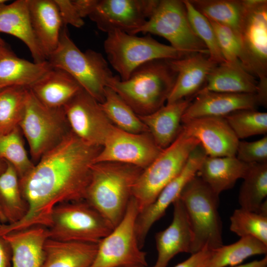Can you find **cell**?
I'll list each match as a JSON object with an SVG mask.
<instances>
[{"mask_svg":"<svg viewBox=\"0 0 267 267\" xmlns=\"http://www.w3.org/2000/svg\"><path fill=\"white\" fill-rule=\"evenodd\" d=\"M101 148L83 141L71 132L44 154L20 178L29 207L27 214L14 223H0V235L34 226L48 227L56 205L85 200L91 166Z\"/></svg>","mask_w":267,"mask_h":267,"instance_id":"1","label":"cell"},{"mask_svg":"<svg viewBox=\"0 0 267 267\" xmlns=\"http://www.w3.org/2000/svg\"><path fill=\"white\" fill-rule=\"evenodd\" d=\"M142 170L120 163L93 164L85 200L114 228L126 212L134 185Z\"/></svg>","mask_w":267,"mask_h":267,"instance_id":"2","label":"cell"},{"mask_svg":"<svg viewBox=\"0 0 267 267\" xmlns=\"http://www.w3.org/2000/svg\"><path fill=\"white\" fill-rule=\"evenodd\" d=\"M177 77L170 59L155 60L136 69L126 80L115 76L107 87L115 91L137 115L143 116L165 105Z\"/></svg>","mask_w":267,"mask_h":267,"instance_id":"3","label":"cell"},{"mask_svg":"<svg viewBox=\"0 0 267 267\" xmlns=\"http://www.w3.org/2000/svg\"><path fill=\"white\" fill-rule=\"evenodd\" d=\"M47 61L52 67L68 73L99 103L103 101L105 89L115 76L102 54L92 49L83 52L77 46L66 26L63 27L57 47Z\"/></svg>","mask_w":267,"mask_h":267,"instance_id":"4","label":"cell"},{"mask_svg":"<svg viewBox=\"0 0 267 267\" xmlns=\"http://www.w3.org/2000/svg\"><path fill=\"white\" fill-rule=\"evenodd\" d=\"M219 197L197 175L187 182L180 194L192 233L191 254L223 245Z\"/></svg>","mask_w":267,"mask_h":267,"instance_id":"5","label":"cell"},{"mask_svg":"<svg viewBox=\"0 0 267 267\" xmlns=\"http://www.w3.org/2000/svg\"><path fill=\"white\" fill-rule=\"evenodd\" d=\"M199 144L182 128L175 141L163 149L139 176L133 190L138 210L151 204L162 190L182 171L192 151Z\"/></svg>","mask_w":267,"mask_h":267,"instance_id":"6","label":"cell"},{"mask_svg":"<svg viewBox=\"0 0 267 267\" xmlns=\"http://www.w3.org/2000/svg\"><path fill=\"white\" fill-rule=\"evenodd\" d=\"M104 49L109 63L122 81L127 80L136 69L149 61L177 59L189 55L159 43L150 34L138 37L121 31L107 33Z\"/></svg>","mask_w":267,"mask_h":267,"instance_id":"7","label":"cell"},{"mask_svg":"<svg viewBox=\"0 0 267 267\" xmlns=\"http://www.w3.org/2000/svg\"><path fill=\"white\" fill-rule=\"evenodd\" d=\"M48 238L59 241L98 244L113 229L86 200L56 205L47 227Z\"/></svg>","mask_w":267,"mask_h":267,"instance_id":"8","label":"cell"},{"mask_svg":"<svg viewBox=\"0 0 267 267\" xmlns=\"http://www.w3.org/2000/svg\"><path fill=\"white\" fill-rule=\"evenodd\" d=\"M244 10L238 31L244 53L242 66L258 78L256 93L267 100V0H244Z\"/></svg>","mask_w":267,"mask_h":267,"instance_id":"9","label":"cell"},{"mask_svg":"<svg viewBox=\"0 0 267 267\" xmlns=\"http://www.w3.org/2000/svg\"><path fill=\"white\" fill-rule=\"evenodd\" d=\"M19 127L35 162L58 145L71 132L63 107L45 106L30 89Z\"/></svg>","mask_w":267,"mask_h":267,"instance_id":"10","label":"cell"},{"mask_svg":"<svg viewBox=\"0 0 267 267\" xmlns=\"http://www.w3.org/2000/svg\"><path fill=\"white\" fill-rule=\"evenodd\" d=\"M138 214L132 197L122 220L97 244L89 267H147L146 254L140 247L136 234Z\"/></svg>","mask_w":267,"mask_h":267,"instance_id":"11","label":"cell"},{"mask_svg":"<svg viewBox=\"0 0 267 267\" xmlns=\"http://www.w3.org/2000/svg\"><path fill=\"white\" fill-rule=\"evenodd\" d=\"M139 33L162 37L173 47L187 55H209L206 46L191 27L182 0H159L149 19L134 35Z\"/></svg>","mask_w":267,"mask_h":267,"instance_id":"12","label":"cell"},{"mask_svg":"<svg viewBox=\"0 0 267 267\" xmlns=\"http://www.w3.org/2000/svg\"><path fill=\"white\" fill-rule=\"evenodd\" d=\"M162 150L149 132L132 133L113 125L95 157L94 164L116 162L134 166L143 170Z\"/></svg>","mask_w":267,"mask_h":267,"instance_id":"13","label":"cell"},{"mask_svg":"<svg viewBox=\"0 0 267 267\" xmlns=\"http://www.w3.org/2000/svg\"><path fill=\"white\" fill-rule=\"evenodd\" d=\"M159 0H97L89 16L107 34L121 31L134 35L149 19Z\"/></svg>","mask_w":267,"mask_h":267,"instance_id":"14","label":"cell"},{"mask_svg":"<svg viewBox=\"0 0 267 267\" xmlns=\"http://www.w3.org/2000/svg\"><path fill=\"white\" fill-rule=\"evenodd\" d=\"M63 108L71 132L83 141L102 147L113 125L100 103L83 89Z\"/></svg>","mask_w":267,"mask_h":267,"instance_id":"15","label":"cell"},{"mask_svg":"<svg viewBox=\"0 0 267 267\" xmlns=\"http://www.w3.org/2000/svg\"><path fill=\"white\" fill-rule=\"evenodd\" d=\"M206 156L204 149L199 144L191 153L180 173L162 190L151 204L138 213L135 221V231L141 248L152 225L165 215L169 206L179 198L185 185L196 175Z\"/></svg>","mask_w":267,"mask_h":267,"instance_id":"16","label":"cell"},{"mask_svg":"<svg viewBox=\"0 0 267 267\" xmlns=\"http://www.w3.org/2000/svg\"><path fill=\"white\" fill-rule=\"evenodd\" d=\"M182 128L199 142L207 156H235L239 140L224 117L191 119L183 122Z\"/></svg>","mask_w":267,"mask_h":267,"instance_id":"17","label":"cell"},{"mask_svg":"<svg viewBox=\"0 0 267 267\" xmlns=\"http://www.w3.org/2000/svg\"><path fill=\"white\" fill-rule=\"evenodd\" d=\"M258 105L255 93H227L202 89L186 109L182 123L201 117H224L237 110L256 109Z\"/></svg>","mask_w":267,"mask_h":267,"instance_id":"18","label":"cell"},{"mask_svg":"<svg viewBox=\"0 0 267 267\" xmlns=\"http://www.w3.org/2000/svg\"><path fill=\"white\" fill-rule=\"evenodd\" d=\"M173 205V217L171 224L156 234L157 257L151 267H167L177 255L181 253L191 254L193 236L185 208L179 198Z\"/></svg>","mask_w":267,"mask_h":267,"instance_id":"19","label":"cell"},{"mask_svg":"<svg viewBox=\"0 0 267 267\" xmlns=\"http://www.w3.org/2000/svg\"><path fill=\"white\" fill-rule=\"evenodd\" d=\"M170 62L177 77L166 103L194 98L204 88L209 74L217 65L210 59L208 54L202 53L170 59Z\"/></svg>","mask_w":267,"mask_h":267,"instance_id":"20","label":"cell"},{"mask_svg":"<svg viewBox=\"0 0 267 267\" xmlns=\"http://www.w3.org/2000/svg\"><path fill=\"white\" fill-rule=\"evenodd\" d=\"M29 0H17L0 7V33L20 40L28 48L36 63L47 61L35 36L30 16Z\"/></svg>","mask_w":267,"mask_h":267,"instance_id":"21","label":"cell"},{"mask_svg":"<svg viewBox=\"0 0 267 267\" xmlns=\"http://www.w3.org/2000/svg\"><path fill=\"white\" fill-rule=\"evenodd\" d=\"M194 98L166 103L155 112L138 116L154 140L162 149L171 144L182 128V118Z\"/></svg>","mask_w":267,"mask_h":267,"instance_id":"22","label":"cell"},{"mask_svg":"<svg viewBox=\"0 0 267 267\" xmlns=\"http://www.w3.org/2000/svg\"><path fill=\"white\" fill-rule=\"evenodd\" d=\"M32 26L46 60L56 49L64 27L54 0H29Z\"/></svg>","mask_w":267,"mask_h":267,"instance_id":"23","label":"cell"},{"mask_svg":"<svg viewBox=\"0 0 267 267\" xmlns=\"http://www.w3.org/2000/svg\"><path fill=\"white\" fill-rule=\"evenodd\" d=\"M11 250L10 267H41L47 227L34 226L2 235Z\"/></svg>","mask_w":267,"mask_h":267,"instance_id":"24","label":"cell"},{"mask_svg":"<svg viewBox=\"0 0 267 267\" xmlns=\"http://www.w3.org/2000/svg\"><path fill=\"white\" fill-rule=\"evenodd\" d=\"M29 89L39 101L51 108H63L83 89L68 73L54 67Z\"/></svg>","mask_w":267,"mask_h":267,"instance_id":"25","label":"cell"},{"mask_svg":"<svg viewBox=\"0 0 267 267\" xmlns=\"http://www.w3.org/2000/svg\"><path fill=\"white\" fill-rule=\"evenodd\" d=\"M97 244L48 238L44 244L41 267H89L95 256Z\"/></svg>","mask_w":267,"mask_h":267,"instance_id":"26","label":"cell"},{"mask_svg":"<svg viewBox=\"0 0 267 267\" xmlns=\"http://www.w3.org/2000/svg\"><path fill=\"white\" fill-rule=\"evenodd\" d=\"M202 90L234 93H256L258 81L239 61L217 64L209 74ZM201 89V90H202Z\"/></svg>","mask_w":267,"mask_h":267,"instance_id":"27","label":"cell"},{"mask_svg":"<svg viewBox=\"0 0 267 267\" xmlns=\"http://www.w3.org/2000/svg\"><path fill=\"white\" fill-rule=\"evenodd\" d=\"M248 164L238 160L236 156H206L196 175L218 195L232 188L240 178H242Z\"/></svg>","mask_w":267,"mask_h":267,"instance_id":"28","label":"cell"},{"mask_svg":"<svg viewBox=\"0 0 267 267\" xmlns=\"http://www.w3.org/2000/svg\"><path fill=\"white\" fill-rule=\"evenodd\" d=\"M52 67L45 61L32 62L13 52L0 55V90L11 87L30 88Z\"/></svg>","mask_w":267,"mask_h":267,"instance_id":"29","label":"cell"},{"mask_svg":"<svg viewBox=\"0 0 267 267\" xmlns=\"http://www.w3.org/2000/svg\"><path fill=\"white\" fill-rule=\"evenodd\" d=\"M0 208L7 224L21 220L29 208L22 193L19 176L13 166L8 162L5 170L0 175Z\"/></svg>","mask_w":267,"mask_h":267,"instance_id":"30","label":"cell"},{"mask_svg":"<svg viewBox=\"0 0 267 267\" xmlns=\"http://www.w3.org/2000/svg\"><path fill=\"white\" fill-rule=\"evenodd\" d=\"M238 195L240 208L260 213L267 202V162L248 164Z\"/></svg>","mask_w":267,"mask_h":267,"instance_id":"31","label":"cell"},{"mask_svg":"<svg viewBox=\"0 0 267 267\" xmlns=\"http://www.w3.org/2000/svg\"><path fill=\"white\" fill-rule=\"evenodd\" d=\"M267 245L250 236L240 237L237 241L212 249L207 267H231L242 264L255 255H266Z\"/></svg>","mask_w":267,"mask_h":267,"instance_id":"32","label":"cell"},{"mask_svg":"<svg viewBox=\"0 0 267 267\" xmlns=\"http://www.w3.org/2000/svg\"><path fill=\"white\" fill-rule=\"evenodd\" d=\"M100 104L110 122L118 128L132 133L148 132L138 115L111 89L106 88L104 99Z\"/></svg>","mask_w":267,"mask_h":267,"instance_id":"33","label":"cell"},{"mask_svg":"<svg viewBox=\"0 0 267 267\" xmlns=\"http://www.w3.org/2000/svg\"><path fill=\"white\" fill-rule=\"evenodd\" d=\"M208 19L226 26L237 34L244 10V0H189Z\"/></svg>","mask_w":267,"mask_h":267,"instance_id":"34","label":"cell"},{"mask_svg":"<svg viewBox=\"0 0 267 267\" xmlns=\"http://www.w3.org/2000/svg\"><path fill=\"white\" fill-rule=\"evenodd\" d=\"M29 88L11 87L0 90V135L19 127Z\"/></svg>","mask_w":267,"mask_h":267,"instance_id":"35","label":"cell"},{"mask_svg":"<svg viewBox=\"0 0 267 267\" xmlns=\"http://www.w3.org/2000/svg\"><path fill=\"white\" fill-rule=\"evenodd\" d=\"M0 160L12 165L20 178L34 166L24 146L19 127L7 134L0 135Z\"/></svg>","mask_w":267,"mask_h":267,"instance_id":"36","label":"cell"},{"mask_svg":"<svg viewBox=\"0 0 267 267\" xmlns=\"http://www.w3.org/2000/svg\"><path fill=\"white\" fill-rule=\"evenodd\" d=\"M224 117L239 140L267 133V112L244 109Z\"/></svg>","mask_w":267,"mask_h":267,"instance_id":"37","label":"cell"},{"mask_svg":"<svg viewBox=\"0 0 267 267\" xmlns=\"http://www.w3.org/2000/svg\"><path fill=\"white\" fill-rule=\"evenodd\" d=\"M230 230L240 237H254L267 245V215L241 208L230 217Z\"/></svg>","mask_w":267,"mask_h":267,"instance_id":"38","label":"cell"},{"mask_svg":"<svg viewBox=\"0 0 267 267\" xmlns=\"http://www.w3.org/2000/svg\"><path fill=\"white\" fill-rule=\"evenodd\" d=\"M191 27L209 52V57L219 64L226 61L221 52L218 40L209 20L197 10L189 0H182Z\"/></svg>","mask_w":267,"mask_h":267,"instance_id":"39","label":"cell"},{"mask_svg":"<svg viewBox=\"0 0 267 267\" xmlns=\"http://www.w3.org/2000/svg\"><path fill=\"white\" fill-rule=\"evenodd\" d=\"M209 20L215 33L224 60L226 61L238 60L242 65L244 53L238 34L229 27Z\"/></svg>","mask_w":267,"mask_h":267,"instance_id":"40","label":"cell"},{"mask_svg":"<svg viewBox=\"0 0 267 267\" xmlns=\"http://www.w3.org/2000/svg\"><path fill=\"white\" fill-rule=\"evenodd\" d=\"M236 158L246 164L267 162V136L256 141H239Z\"/></svg>","mask_w":267,"mask_h":267,"instance_id":"41","label":"cell"},{"mask_svg":"<svg viewBox=\"0 0 267 267\" xmlns=\"http://www.w3.org/2000/svg\"><path fill=\"white\" fill-rule=\"evenodd\" d=\"M56 3L64 26L70 25L76 28H81L85 22L79 15L72 0H54Z\"/></svg>","mask_w":267,"mask_h":267,"instance_id":"42","label":"cell"},{"mask_svg":"<svg viewBox=\"0 0 267 267\" xmlns=\"http://www.w3.org/2000/svg\"><path fill=\"white\" fill-rule=\"evenodd\" d=\"M211 250L203 249L191 254L190 257L174 267H207Z\"/></svg>","mask_w":267,"mask_h":267,"instance_id":"43","label":"cell"},{"mask_svg":"<svg viewBox=\"0 0 267 267\" xmlns=\"http://www.w3.org/2000/svg\"><path fill=\"white\" fill-rule=\"evenodd\" d=\"M72 2L80 16L83 19L88 16L94 9L97 0H74Z\"/></svg>","mask_w":267,"mask_h":267,"instance_id":"44","label":"cell"},{"mask_svg":"<svg viewBox=\"0 0 267 267\" xmlns=\"http://www.w3.org/2000/svg\"><path fill=\"white\" fill-rule=\"evenodd\" d=\"M11 250L7 241L0 235V267H10Z\"/></svg>","mask_w":267,"mask_h":267,"instance_id":"45","label":"cell"},{"mask_svg":"<svg viewBox=\"0 0 267 267\" xmlns=\"http://www.w3.org/2000/svg\"><path fill=\"white\" fill-rule=\"evenodd\" d=\"M231 267H267V257L266 256L264 258L259 260H255L252 262L240 264Z\"/></svg>","mask_w":267,"mask_h":267,"instance_id":"46","label":"cell"},{"mask_svg":"<svg viewBox=\"0 0 267 267\" xmlns=\"http://www.w3.org/2000/svg\"><path fill=\"white\" fill-rule=\"evenodd\" d=\"M7 166V162L3 160H0V175L5 170ZM0 223H7L6 219L0 208Z\"/></svg>","mask_w":267,"mask_h":267,"instance_id":"47","label":"cell"},{"mask_svg":"<svg viewBox=\"0 0 267 267\" xmlns=\"http://www.w3.org/2000/svg\"><path fill=\"white\" fill-rule=\"evenodd\" d=\"M12 52V51L0 36V55Z\"/></svg>","mask_w":267,"mask_h":267,"instance_id":"48","label":"cell"},{"mask_svg":"<svg viewBox=\"0 0 267 267\" xmlns=\"http://www.w3.org/2000/svg\"><path fill=\"white\" fill-rule=\"evenodd\" d=\"M7 1V0H0V7L5 4Z\"/></svg>","mask_w":267,"mask_h":267,"instance_id":"49","label":"cell"}]
</instances>
